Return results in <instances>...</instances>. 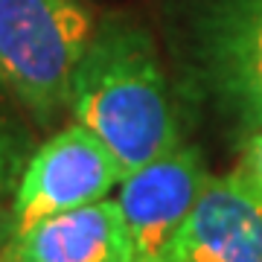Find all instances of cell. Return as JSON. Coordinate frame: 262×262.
Listing matches in <instances>:
<instances>
[{"instance_id":"4","label":"cell","mask_w":262,"mask_h":262,"mask_svg":"<svg viewBox=\"0 0 262 262\" xmlns=\"http://www.w3.org/2000/svg\"><path fill=\"white\" fill-rule=\"evenodd\" d=\"M204 82L245 134L262 125V0H210L201 24Z\"/></svg>"},{"instance_id":"2","label":"cell","mask_w":262,"mask_h":262,"mask_svg":"<svg viewBox=\"0 0 262 262\" xmlns=\"http://www.w3.org/2000/svg\"><path fill=\"white\" fill-rule=\"evenodd\" d=\"M94 29L79 0H0V84L38 122H53L70 108Z\"/></svg>"},{"instance_id":"6","label":"cell","mask_w":262,"mask_h":262,"mask_svg":"<svg viewBox=\"0 0 262 262\" xmlns=\"http://www.w3.org/2000/svg\"><path fill=\"white\" fill-rule=\"evenodd\" d=\"M163 256L172 262H262V192L236 169L213 175Z\"/></svg>"},{"instance_id":"1","label":"cell","mask_w":262,"mask_h":262,"mask_svg":"<svg viewBox=\"0 0 262 262\" xmlns=\"http://www.w3.org/2000/svg\"><path fill=\"white\" fill-rule=\"evenodd\" d=\"M67 111L102 140L122 178L181 143L158 47L146 29L125 18H108L94 29Z\"/></svg>"},{"instance_id":"10","label":"cell","mask_w":262,"mask_h":262,"mask_svg":"<svg viewBox=\"0 0 262 262\" xmlns=\"http://www.w3.org/2000/svg\"><path fill=\"white\" fill-rule=\"evenodd\" d=\"M0 166H3V137H0Z\"/></svg>"},{"instance_id":"9","label":"cell","mask_w":262,"mask_h":262,"mask_svg":"<svg viewBox=\"0 0 262 262\" xmlns=\"http://www.w3.org/2000/svg\"><path fill=\"white\" fill-rule=\"evenodd\" d=\"M137 262H172L169 256H155V259H137Z\"/></svg>"},{"instance_id":"3","label":"cell","mask_w":262,"mask_h":262,"mask_svg":"<svg viewBox=\"0 0 262 262\" xmlns=\"http://www.w3.org/2000/svg\"><path fill=\"white\" fill-rule=\"evenodd\" d=\"M120 181L122 169L102 140L70 122L29 158L12 204V233H24L50 215L96 204Z\"/></svg>"},{"instance_id":"7","label":"cell","mask_w":262,"mask_h":262,"mask_svg":"<svg viewBox=\"0 0 262 262\" xmlns=\"http://www.w3.org/2000/svg\"><path fill=\"white\" fill-rule=\"evenodd\" d=\"M3 262H137V251L117 198H102L12 233Z\"/></svg>"},{"instance_id":"8","label":"cell","mask_w":262,"mask_h":262,"mask_svg":"<svg viewBox=\"0 0 262 262\" xmlns=\"http://www.w3.org/2000/svg\"><path fill=\"white\" fill-rule=\"evenodd\" d=\"M236 172L242 175L253 189L262 192V125L253 128L251 134H245V146L236 163Z\"/></svg>"},{"instance_id":"5","label":"cell","mask_w":262,"mask_h":262,"mask_svg":"<svg viewBox=\"0 0 262 262\" xmlns=\"http://www.w3.org/2000/svg\"><path fill=\"white\" fill-rule=\"evenodd\" d=\"M210 178L213 175L201 151L178 143L172 151L120 181L117 204L125 215L137 259H155L166 253Z\"/></svg>"}]
</instances>
